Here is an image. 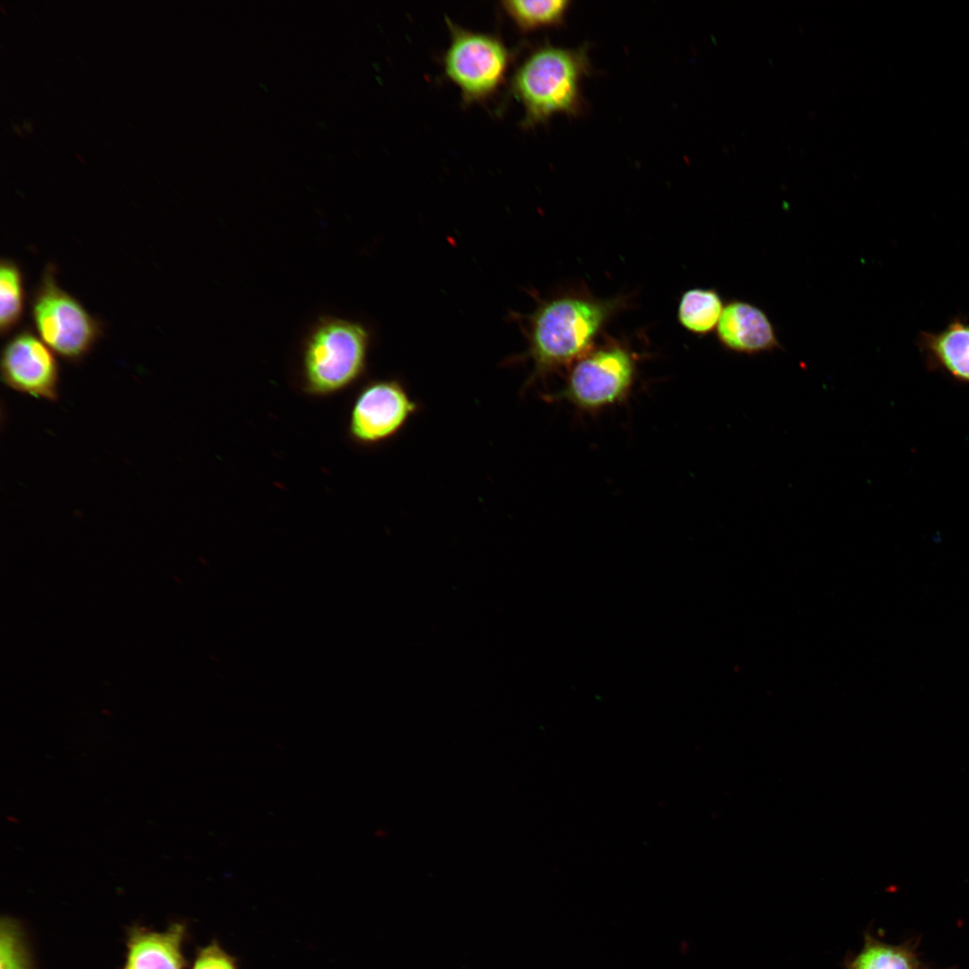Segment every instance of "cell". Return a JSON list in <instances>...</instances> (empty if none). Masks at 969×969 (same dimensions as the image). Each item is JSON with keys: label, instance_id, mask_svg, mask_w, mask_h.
<instances>
[{"label": "cell", "instance_id": "obj_2", "mask_svg": "<svg viewBox=\"0 0 969 969\" xmlns=\"http://www.w3.org/2000/svg\"><path fill=\"white\" fill-rule=\"evenodd\" d=\"M591 72L587 45L563 48L546 44L532 51L511 81L513 94L525 109L523 126L545 123L557 113L581 115L585 104L581 81Z\"/></svg>", "mask_w": 969, "mask_h": 969}, {"label": "cell", "instance_id": "obj_6", "mask_svg": "<svg viewBox=\"0 0 969 969\" xmlns=\"http://www.w3.org/2000/svg\"><path fill=\"white\" fill-rule=\"evenodd\" d=\"M450 43L444 56L447 76L466 101L487 99L502 83L509 53L497 38L459 28L448 21Z\"/></svg>", "mask_w": 969, "mask_h": 969}, {"label": "cell", "instance_id": "obj_13", "mask_svg": "<svg viewBox=\"0 0 969 969\" xmlns=\"http://www.w3.org/2000/svg\"><path fill=\"white\" fill-rule=\"evenodd\" d=\"M913 950L905 945L895 946L865 935L861 950L845 962V969H919Z\"/></svg>", "mask_w": 969, "mask_h": 969}, {"label": "cell", "instance_id": "obj_17", "mask_svg": "<svg viewBox=\"0 0 969 969\" xmlns=\"http://www.w3.org/2000/svg\"><path fill=\"white\" fill-rule=\"evenodd\" d=\"M190 969H238L236 959L216 942L198 949Z\"/></svg>", "mask_w": 969, "mask_h": 969}, {"label": "cell", "instance_id": "obj_1", "mask_svg": "<svg viewBox=\"0 0 969 969\" xmlns=\"http://www.w3.org/2000/svg\"><path fill=\"white\" fill-rule=\"evenodd\" d=\"M615 303L581 295H563L543 301L528 317L525 358L533 364L528 384L560 368L572 365L593 349Z\"/></svg>", "mask_w": 969, "mask_h": 969}, {"label": "cell", "instance_id": "obj_8", "mask_svg": "<svg viewBox=\"0 0 969 969\" xmlns=\"http://www.w3.org/2000/svg\"><path fill=\"white\" fill-rule=\"evenodd\" d=\"M0 371L3 382L17 392L57 399L59 365L55 353L31 327L25 326L7 340L1 354Z\"/></svg>", "mask_w": 969, "mask_h": 969}, {"label": "cell", "instance_id": "obj_12", "mask_svg": "<svg viewBox=\"0 0 969 969\" xmlns=\"http://www.w3.org/2000/svg\"><path fill=\"white\" fill-rule=\"evenodd\" d=\"M723 308L722 298L716 289H689L680 299L678 321L689 332L707 335L717 327Z\"/></svg>", "mask_w": 969, "mask_h": 969}, {"label": "cell", "instance_id": "obj_3", "mask_svg": "<svg viewBox=\"0 0 969 969\" xmlns=\"http://www.w3.org/2000/svg\"><path fill=\"white\" fill-rule=\"evenodd\" d=\"M370 343V333L362 324L337 317L320 318L302 345L303 391L327 397L354 385L366 371Z\"/></svg>", "mask_w": 969, "mask_h": 969}, {"label": "cell", "instance_id": "obj_7", "mask_svg": "<svg viewBox=\"0 0 969 969\" xmlns=\"http://www.w3.org/2000/svg\"><path fill=\"white\" fill-rule=\"evenodd\" d=\"M419 410V404L397 380H375L355 397L348 421L350 439L374 446L395 437Z\"/></svg>", "mask_w": 969, "mask_h": 969}, {"label": "cell", "instance_id": "obj_9", "mask_svg": "<svg viewBox=\"0 0 969 969\" xmlns=\"http://www.w3.org/2000/svg\"><path fill=\"white\" fill-rule=\"evenodd\" d=\"M716 336L725 350L738 354L755 355L781 349L766 312L740 299H732L724 305Z\"/></svg>", "mask_w": 969, "mask_h": 969}, {"label": "cell", "instance_id": "obj_16", "mask_svg": "<svg viewBox=\"0 0 969 969\" xmlns=\"http://www.w3.org/2000/svg\"><path fill=\"white\" fill-rule=\"evenodd\" d=\"M0 969H34L24 931L10 916L0 922Z\"/></svg>", "mask_w": 969, "mask_h": 969}, {"label": "cell", "instance_id": "obj_14", "mask_svg": "<svg viewBox=\"0 0 969 969\" xmlns=\"http://www.w3.org/2000/svg\"><path fill=\"white\" fill-rule=\"evenodd\" d=\"M25 288L20 266L9 258L0 261V334L9 336L21 323L25 310Z\"/></svg>", "mask_w": 969, "mask_h": 969}, {"label": "cell", "instance_id": "obj_10", "mask_svg": "<svg viewBox=\"0 0 969 969\" xmlns=\"http://www.w3.org/2000/svg\"><path fill=\"white\" fill-rule=\"evenodd\" d=\"M186 932V924L179 921L163 930L140 925L130 927L121 969H186L183 954Z\"/></svg>", "mask_w": 969, "mask_h": 969}, {"label": "cell", "instance_id": "obj_4", "mask_svg": "<svg viewBox=\"0 0 969 969\" xmlns=\"http://www.w3.org/2000/svg\"><path fill=\"white\" fill-rule=\"evenodd\" d=\"M30 315L39 337L70 362L83 360L102 336V322L58 285L52 264L31 293Z\"/></svg>", "mask_w": 969, "mask_h": 969}, {"label": "cell", "instance_id": "obj_15", "mask_svg": "<svg viewBox=\"0 0 969 969\" xmlns=\"http://www.w3.org/2000/svg\"><path fill=\"white\" fill-rule=\"evenodd\" d=\"M571 2L566 0H508L502 2L505 13L523 31L559 26L564 22Z\"/></svg>", "mask_w": 969, "mask_h": 969}, {"label": "cell", "instance_id": "obj_11", "mask_svg": "<svg viewBox=\"0 0 969 969\" xmlns=\"http://www.w3.org/2000/svg\"><path fill=\"white\" fill-rule=\"evenodd\" d=\"M933 358L955 378L969 382V325L956 321L939 333L923 335Z\"/></svg>", "mask_w": 969, "mask_h": 969}, {"label": "cell", "instance_id": "obj_5", "mask_svg": "<svg viewBox=\"0 0 969 969\" xmlns=\"http://www.w3.org/2000/svg\"><path fill=\"white\" fill-rule=\"evenodd\" d=\"M635 374V359L625 347L592 349L572 365L566 384L551 399L566 401L582 412H597L623 402Z\"/></svg>", "mask_w": 969, "mask_h": 969}]
</instances>
